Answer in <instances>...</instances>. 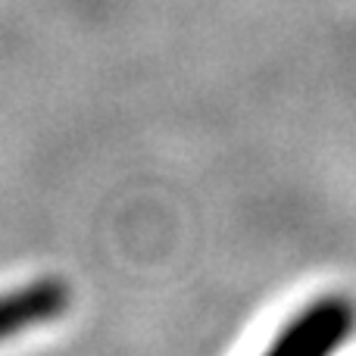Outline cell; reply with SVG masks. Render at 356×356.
Wrapping results in <instances>:
<instances>
[{
  "label": "cell",
  "instance_id": "1",
  "mask_svg": "<svg viewBox=\"0 0 356 356\" xmlns=\"http://www.w3.org/2000/svg\"><path fill=\"white\" fill-rule=\"evenodd\" d=\"M356 334V303L344 294H322L294 313L259 356H338Z\"/></svg>",
  "mask_w": 356,
  "mask_h": 356
},
{
  "label": "cell",
  "instance_id": "2",
  "mask_svg": "<svg viewBox=\"0 0 356 356\" xmlns=\"http://www.w3.org/2000/svg\"><path fill=\"white\" fill-rule=\"evenodd\" d=\"M69 303L72 294L63 278H35L0 294V344L38 325L56 322L69 309Z\"/></svg>",
  "mask_w": 356,
  "mask_h": 356
}]
</instances>
